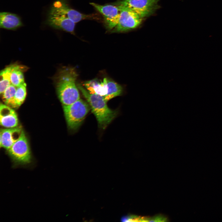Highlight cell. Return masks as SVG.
Returning a JSON list of instances; mask_svg holds the SVG:
<instances>
[{"instance_id":"obj_16","label":"cell","mask_w":222,"mask_h":222,"mask_svg":"<svg viewBox=\"0 0 222 222\" xmlns=\"http://www.w3.org/2000/svg\"><path fill=\"white\" fill-rule=\"evenodd\" d=\"M108 93L105 98L107 102L115 97L122 95L124 92L123 87L117 83L107 79Z\"/></svg>"},{"instance_id":"obj_19","label":"cell","mask_w":222,"mask_h":222,"mask_svg":"<svg viewBox=\"0 0 222 222\" xmlns=\"http://www.w3.org/2000/svg\"><path fill=\"white\" fill-rule=\"evenodd\" d=\"M168 218L165 215L158 214L151 216L150 222H165L168 221Z\"/></svg>"},{"instance_id":"obj_8","label":"cell","mask_w":222,"mask_h":222,"mask_svg":"<svg viewBox=\"0 0 222 222\" xmlns=\"http://www.w3.org/2000/svg\"><path fill=\"white\" fill-rule=\"evenodd\" d=\"M51 10L66 17L75 23L94 17L93 15L83 14L71 8L62 0L55 1Z\"/></svg>"},{"instance_id":"obj_14","label":"cell","mask_w":222,"mask_h":222,"mask_svg":"<svg viewBox=\"0 0 222 222\" xmlns=\"http://www.w3.org/2000/svg\"><path fill=\"white\" fill-rule=\"evenodd\" d=\"M26 69L24 66L16 64L11 75V84L17 87L24 83L23 72Z\"/></svg>"},{"instance_id":"obj_9","label":"cell","mask_w":222,"mask_h":222,"mask_svg":"<svg viewBox=\"0 0 222 222\" xmlns=\"http://www.w3.org/2000/svg\"><path fill=\"white\" fill-rule=\"evenodd\" d=\"M47 24L52 27L74 34L75 23L71 20L50 10Z\"/></svg>"},{"instance_id":"obj_18","label":"cell","mask_w":222,"mask_h":222,"mask_svg":"<svg viewBox=\"0 0 222 222\" xmlns=\"http://www.w3.org/2000/svg\"><path fill=\"white\" fill-rule=\"evenodd\" d=\"M26 86L25 82L17 87L14 97L15 108L19 107L24 101L27 94Z\"/></svg>"},{"instance_id":"obj_6","label":"cell","mask_w":222,"mask_h":222,"mask_svg":"<svg viewBox=\"0 0 222 222\" xmlns=\"http://www.w3.org/2000/svg\"><path fill=\"white\" fill-rule=\"evenodd\" d=\"M158 0H122L117 5L126 7L132 10L142 18L148 16L158 8Z\"/></svg>"},{"instance_id":"obj_7","label":"cell","mask_w":222,"mask_h":222,"mask_svg":"<svg viewBox=\"0 0 222 222\" xmlns=\"http://www.w3.org/2000/svg\"><path fill=\"white\" fill-rule=\"evenodd\" d=\"M90 4L103 16L109 29L112 30L115 27L118 23L120 15V10L117 5H101L93 2H91Z\"/></svg>"},{"instance_id":"obj_5","label":"cell","mask_w":222,"mask_h":222,"mask_svg":"<svg viewBox=\"0 0 222 222\" xmlns=\"http://www.w3.org/2000/svg\"><path fill=\"white\" fill-rule=\"evenodd\" d=\"M117 5L120 10V15L117 24L114 28L115 31L126 32L134 29L140 25L142 18L128 8Z\"/></svg>"},{"instance_id":"obj_1","label":"cell","mask_w":222,"mask_h":222,"mask_svg":"<svg viewBox=\"0 0 222 222\" xmlns=\"http://www.w3.org/2000/svg\"><path fill=\"white\" fill-rule=\"evenodd\" d=\"M78 74L73 67L60 69L54 77L58 97L63 106L69 105L80 99L76 80Z\"/></svg>"},{"instance_id":"obj_15","label":"cell","mask_w":222,"mask_h":222,"mask_svg":"<svg viewBox=\"0 0 222 222\" xmlns=\"http://www.w3.org/2000/svg\"><path fill=\"white\" fill-rule=\"evenodd\" d=\"M15 64L6 67L0 72V92L1 94L11 84L10 76L12 71Z\"/></svg>"},{"instance_id":"obj_4","label":"cell","mask_w":222,"mask_h":222,"mask_svg":"<svg viewBox=\"0 0 222 222\" xmlns=\"http://www.w3.org/2000/svg\"><path fill=\"white\" fill-rule=\"evenodd\" d=\"M13 166H27L31 161V156L28 142L24 132L20 138L8 150Z\"/></svg>"},{"instance_id":"obj_12","label":"cell","mask_w":222,"mask_h":222,"mask_svg":"<svg viewBox=\"0 0 222 222\" xmlns=\"http://www.w3.org/2000/svg\"><path fill=\"white\" fill-rule=\"evenodd\" d=\"M22 25L20 18L16 14L6 12L0 13V28L9 30H15Z\"/></svg>"},{"instance_id":"obj_11","label":"cell","mask_w":222,"mask_h":222,"mask_svg":"<svg viewBox=\"0 0 222 222\" xmlns=\"http://www.w3.org/2000/svg\"><path fill=\"white\" fill-rule=\"evenodd\" d=\"M0 106L1 125L6 128L18 126V121L17 115L14 110L6 105L1 103Z\"/></svg>"},{"instance_id":"obj_3","label":"cell","mask_w":222,"mask_h":222,"mask_svg":"<svg viewBox=\"0 0 222 222\" xmlns=\"http://www.w3.org/2000/svg\"><path fill=\"white\" fill-rule=\"evenodd\" d=\"M63 106L68 126L72 131L79 128L91 109L88 103L80 98L71 105Z\"/></svg>"},{"instance_id":"obj_10","label":"cell","mask_w":222,"mask_h":222,"mask_svg":"<svg viewBox=\"0 0 222 222\" xmlns=\"http://www.w3.org/2000/svg\"><path fill=\"white\" fill-rule=\"evenodd\" d=\"M23 131L20 126L1 130L0 134V147L8 150L20 138Z\"/></svg>"},{"instance_id":"obj_13","label":"cell","mask_w":222,"mask_h":222,"mask_svg":"<svg viewBox=\"0 0 222 222\" xmlns=\"http://www.w3.org/2000/svg\"><path fill=\"white\" fill-rule=\"evenodd\" d=\"M107 80L106 78L102 81L93 79L85 82L83 85L90 93L102 96L105 99L108 93Z\"/></svg>"},{"instance_id":"obj_2","label":"cell","mask_w":222,"mask_h":222,"mask_svg":"<svg viewBox=\"0 0 222 222\" xmlns=\"http://www.w3.org/2000/svg\"><path fill=\"white\" fill-rule=\"evenodd\" d=\"M77 87L89 104L99 127L105 129L116 117L117 111L109 108L102 96L90 93L80 84H78Z\"/></svg>"},{"instance_id":"obj_17","label":"cell","mask_w":222,"mask_h":222,"mask_svg":"<svg viewBox=\"0 0 222 222\" xmlns=\"http://www.w3.org/2000/svg\"><path fill=\"white\" fill-rule=\"evenodd\" d=\"M17 87L10 84L1 94L2 99L6 105L15 108L14 97Z\"/></svg>"}]
</instances>
